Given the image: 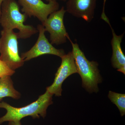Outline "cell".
Returning a JSON list of instances; mask_svg holds the SVG:
<instances>
[{
	"label": "cell",
	"mask_w": 125,
	"mask_h": 125,
	"mask_svg": "<svg viewBox=\"0 0 125 125\" xmlns=\"http://www.w3.org/2000/svg\"><path fill=\"white\" fill-rule=\"evenodd\" d=\"M26 15L22 13L20 5L16 0H4L1 7L0 25L3 29L13 30L18 29L16 32L18 39L29 38L38 32L32 25H25L28 18Z\"/></svg>",
	"instance_id": "cell-1"
},
{
	"label": "cell",
	"mask_w": 125,
	"mask_h": 125,
	"mask_svg": "<svg viewBox=\"0 0 125 125\" xmlns=\"http://www.w3.org/2000/svg\"><path fill=\"white\" fill-rule=\"evenodd\" d=\"M72 46L77 73L82 79V87L90 93L98 92V84L102 81V79L98 68L97 62L89 61L80 48L77 43H73L69 39Z\"/></svg>",
	"instance_id": "cell-2"
},
{
	"label": "cell",
	"mask_w": 125,
	"mask_h": 125,
	"mask_svg": "<svg viewBox=\"0 0 125 125\" xmlns=\"http://www.w3.org/2000/svg\"><path fill=\"white\" fill-rule=\"evenodd\" d=\"M52 96L46 91L35 102L20 108L14 107L4 102L0 103V108L7 111L5 115L0 118V124L5 122L20 121L22 118L28 116L33 118H39L40 116L45 118L48 107L53 103Z\"/></svg>",
	"instance_id": "cell-3"
},
{
	"label": "cell",
	"mask_w": 125,
	"mask_h": 125,
	"mask_svg": "<svg viewBox=\"0 0 125 125\" xmlns=\"http://www.w3.org/2000/svg\"><path fill=\"white\" fill-rule=\"evenodd\" d=\"M18 37L14 30L2 29L0 38V60L11 70L22 66L24 61L19 54Z\"/></svg>",
	"instance_id": "cell-4"
},
{
	"label": "cell",
	"mask_w": 125,
	"mask_h": 125,
	"mask_svg": "<svg viewBox=\"0 0 125 125\" xmlns=\"http://www.w3.org/2000/svg\"><path fill=\"white\" fill-rule=\"evenodd\" d=\"M66 11L64 6L54 11L42 25L46 31L50 34V41L52 45H59L66 42L70 38L65 27L64 16Z\"/></svg>",
	"instance_id": "cell-5"
},
{
	"label": "cell",
	"mask_w": 125,
	"mask_h": 125,
	"mask_svg": "<svg viewBox=\"0 0 125 125\" xmlns=\"http://www.w3.org/2000/svg\"><path fill=\"white\" fill-rule=\"evenodd\" d=\"M21 11L28 17L32 16L37 18L42 24L49 16L54 11L60 9V5L57 1H50L47 4L42 0H18Z\"/></svg>",
	"instance_id": "cell-6"
},
{
	"label": "cell",
	"mask_w": 125,
	"mask_h": 125,
	"mask_svg": "<svg viewBox=\"0 0 125 125\" xmlns=\"http://www.w3.org/2000/svg\"><path fill=\"white\" fill-rule=\"evenodd\" d=\"M37 29L39 36L36 43L29 50L21 54V57L24 62L45 54L54 55L60 58L64 55L66 54L63 49H57L49 42L45 36L46 30L42 25L38 24Z\"/></svg>",
	"instance_id": "cell-7"
},
{
	"label": "cell",
	"mask_w": 125,
	"mask_h": 125,
	"mask_svg": "<svg viewBox=\"0 0 125 125\" xmlns=\"http://www.w3.org/2000/svg\"><path fill=\"white\" fill-rule=\"evenodd\" d=\"M62 62L55 75L54 82L47 87L46 91L52 95L60 97L62 95V83L69 76L77 73L74 59L72 52H69L61 58Z\"/></svg>",
	"instance_id": "cell-8"
},
{
	"label": "cell",
	"mask_w": 125,
	"mask_h": 125,
	"mask_svg": "<svg viewBox=\"0 0 125 125\" xmlns=\"http://www.w3.org/2000/svg\"><path fill=\"white\" fill-rule=\"evenodd\" d=\"M105 4H103L101 18L109 24L112 30L113 37L111 42L112 49V55L111 61L112 65L114 68L117 69L118 71L125 75V56L121 47V43L124 33L119 36L115 33L110 24L109 19L105 14Z\"/></svg>",
	"instance_id": "cell-9"
},
{
	"label": "cell",
	"mask_w": 125,
	"mask_h": 125,
	"mask_svg": "<svg viewBox=\"0 0 125 125\" xmlns=\"http://www.w3.org/2000/svg\"><path fill=\"white\" fill-rule=\"evenodd\" d=\"M97 0H68L66 12L90 22L93 19Z\"/></svg>",
	"instance_id": "cell-10"
},
{
	"label": "cell",
	"mask_w": 125,
	"mask_h": 125,
	"mask_svg": "<svg viewBox=\"0 0 125 125\" xmlns=\"http://www.w3.org/2000/svg\"><path fill=\"white\" fill-rule=\"evenodd\" d=\"M21 97L20 93L14 88L11 76H5L0 78V102L6 97L18 99Z\"/></svg>",
	"instance_id": "cell-11"
},
{
	"label": "cell",
	"mask_w": 125,
	"mask_h": 125,
	"mask_svg": "<svg viewBox=\"0 0 125 125\" xmlns=\"http://www.w3.org/2000/svg\"><path fill=\"white\" fill-rule=\"evenodd\" d=\"M108 97L113 103L117 107L121 116L125 115V94L109 91Z\"/></svg>",
	"instance_id": "cell-12"
},
{
	"label": "cell",
	"mask_w": 125,
	"mask_h": 125,
	"mask_svg": "<svg viewBox=\"0 0 125 125\" xmlns=\"http://www.w3.org/2000/svg\"><path fill=\"white\" fill-rule=\"evenodd\" d=\"M15 72V71L11 70L0 60V78L5 76H12Z\"/></svg>",
	"instance_id": "cell-13"
},
{
	"label": "cell",
	"mask_w": 125,
	"mask_h": 125,
	"mask_svg": "<svg viewBox=\"0 0 125 125\" xmlns=\"http://www.w3.org/2000/svg\"><path fill=\"white\" fill-rule=\"evenodd\" d=\"M8 125H22L20 121H9Z\"/></svg>",
	"instance_id": "cell-14"
},
{
	"label": "cell",
	"mask_w": 125,
	"mask_h": 125,
	"mask_svg": "<svg viewBox=\"0 0 125 125\" xmlns=\"http://www.w3.org/2000/svg\"><path fill=\"white\" fill-rule=\"evenodd\" d=\"M45 0L47 2H49L50 1H57V0ZM60 0L62 1H66L67 0Z\"/></svg>",
	"instance_id": "cell-15"
},
{
	"label": "cell",
	"mask_w": 125,
	"mask_h": 125,
	"mask_svg": "<svg viewBox=\"0 0 125 125\" xmlns=\"http://www.w3.org/2000/svg\"><path fill=\"white\" fill-rule=\"evenodd\" d=\"M4 0H0V15L1 14V7L2 2Z\"/></svg>",
	"instance_id": "cell-16"
}]
</instances>
